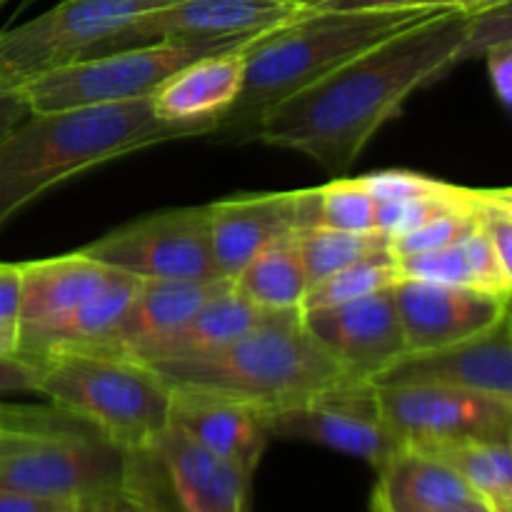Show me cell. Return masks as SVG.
I'll use <instances>...</instances> for the list:
<instances>
[{
  "label": "cell",
  "instance_id": "cell-19",
  "mask_svg": "<svg viewBox=\"0 0 512 512\" xmlns=\"http://www.w3.org/2000/svg\"><path fill=\"white\" fill-rule=\"evenodd\" d=\"M243 48L205 55L170 75L148 98L155 118L173 125H195L213 135L243 85Z\"/></svg>",
  "mask_w": 512,
  "mask_h": 512
},
{
  "label": "cell",
  "instance_id": "cell-11",
  "mask_svg": "<svg viewBox=\"0 0 512 512\" xmlns=\"http://www.w3.org/2000/svg\"><path fill=\"white\" fill-rule=\"evenodd\" d=\"M303 10V5L283 0H175L125 25L98 55L153 43H208L243 48L250 40L288 23Z\"/></svg>",
  "mask_w": 512,
  "mask_h": 512
},
{
  "label": "cell",
  "instance_id": "cell-13",
  "mask_svg": "<svg viewBox=\"0 0 512 512\" xmlns=\"http://www.w3.org/2000/svg\"><path fill=\"white\" fill-rule=\"evenodd\" d=\"M220 275L233 280L265 245L320 225V188L233 195L205 205Z\"/></svg>",
  "mask_w": 512,
  "mask_h": 512
},
{
  "label": "cell",
  "instance_id": "cell-10",
  "mask_svg": "<svg viewBox=\"0 0 512 512\" xmlns=\"http://www.w3.org/2000/svg\"><path fill=\"white\" fill-rule=\"evenodd\" d=\"M383 423L405 448L463 440L512 443V400L445 385H375Z\"/></svg>",
  "mask_w": 512,
  "mask_h": 512
},
{
  "label": "cell",
  "instance_id": "cell-1",
  "mask_svg": "<svg viewBox=\"0 0 512 512\" xmlns=\"http://www.w3.org/2000/svg\"><path fill=\"white\" fill-rule=\"evenodd\" d=\"M465 25V13L435 10L275 105L253 140L308 155L340 178L415 90L458 65Z\"/></svg>",
  "mask_w": 512,
  "mask_h": 512
},
{
  "label": "cell",
  "instance_id": "cell-33",
  "mask_svg": "<svg viewBox=\"0 0 512 512\" xmlns=\"http://www.w3.org/2000/svg\"><path fill=\"white\" fill-rule=\"evenodd\" d=\"M505 45H512V3L470 13L458 50V65L470 58H485Z\"/></svg>",
  "mask_w": 512,
  "mask_h": 512
},
{
  "label": "cell",
  "instance_id": "cell-27",
  "mask_svg": "<svg viewBox=\"0 0 512 512\" xmlns=\"http://www.w3.org/2000/svg\"><path fill=\"white\" fill-rule=\"evenodd\" d=\"M425 453L448 463L490 512H512V443L463 440L425 448Z\"/></svg>",
  "mask_w": 512,
  "mask_h": 512
},
{
  "label": "cell",
  "instance_id": "cell-40",
  "mask_svg": "<svg viewBox=\"0 0 512 512\" xmlns=\"http://www.w3.org/2000/svg\"><path fill=\"white\" fill-rule=\"evenodd\" d=\"M63 505L65 503H50V500L30 498V495L0 488V512H58Z\"/></svg>",
  "mask_w": 512,
  "mask_h": 512
},
{
  "label": "cell",
  "instance_id": "cell-3",
  "mask_svg": "<svg viewBox=\"0 0 512 512\" xmlns=\"http://www.w3.org/2000/svg\"><path fill=\"white\" fill-rule=\"evenodd\" d=\"M438 8L318 10L305 8L288 23L243 48V85L213 135L230 143L253 140L268 110L310 88L380 40L433 15Z\"/></svg>",
  "mask_w": 512,
  "mask_h": 512
},
{
  "label": "cell",
  "instance_id": "cell-15",
  "mask_svg": "<svg viewBox=\"0 0 512 512\" xmlns=\"http://www.w3.org/2000/svg\"><path fill=\"white\" fill-rule=\"evenodd\" d=\"M408 353L445 348L495 328L510 300L460 285L398 278L390 285Z\"/></svg>",
  "mask_w": 512,
  "mask_h": 512
},
{
  "label": "cell",
  "instance_id": "cell-46",
  "mask_svg": "<svg viewBox=\"0 0 512 512\" xmlns=\"http://www.w3.org/2000/svg\"><path fill=\"white\" fill-rule=\"evenodd\" d=\"M5 3H8V0H0V8H3V5H5Z\"/></svg>",
  "mask_w": 512,
  "mask_h": 512
},
{
  "label": "cell",
  "instance_id": "cell-44",
  "mask_svg": "<svg viewBox=\"0 0 512 512\" xmlns=\"http://www.w3.org/2000/svg\"><path fill=\"white\" fill-rule=\"evenodd\" d=\"M283 3H298V5H303V8H313L318 0H283Z\"/></svg>",
  "mask_w": 512,
  "mask_h": 512
},
{
  "label": "cell",
  "instance_id": "cell-36",
  "mask_svg": "<svg viewBox=\"0 0 512 512\" xmlns=\"http://www.w3.org/2000/svg\"><path fill=\"white\" fill-rule=\"evenodd\" d=\"M20 263H0V325H18Z\"/></svg>",
  "mask_w": 512,
  "mask_h": 512
},
{
  "label": "cell",
  "instance_id": "cell-42",
  "mask_svg": "<svg viewBox=\"0 0 512 512\" xmlns=\"http://www.w3.org/2000/svg\"><path fill=\"white\" fill-rule=\"evenodd\" d=\"M18 353V325H0V355Z\"/></svg>",
  "mask_w": 512,
  "mask_h": 512
},
{
  "label": "cell",
  "instance_id": "cell-30",
  "mask_svg": "<svg viewBox=\"0 0 512 512\" xmlns=\"http://www.w3.org/2000/svg\"><path fill=\"white\" fill-rule=\"evenodd\" d=\"M378 200L360 178L340 175L320 188V225L348 233H373Z\"/></svg>",
  "mask_w": 512,
  "mask_h": 512
},
{
  "label": "cell",
  "instance_id": "cell-43",
  "mask_svg": "<svg viewBox=\"0 0 512 512\" xmlns=\"http://www.w3.org/2000/svg\"><path fill=\"white\" fill-rule=\"evenodd\" d=\"M433 512H490V510L488 505L480 503V500H468V503H460V505H453V508H443Z\"/></svg>",
  "mask_w": 512,
  "mask_h": 512
},
{
  "label": "cell",
  "instance_id": "cell-37",
  "mask_svg": "<svg viewBox=\"0 0 512 512\" xmlns=\"http://www.w3.org/2000/svg\"><path fill=\"white\" fill-rule=\"evenodd\" d=\"M485 63H488L490 73V85H493L495 95H498L500 103L505 108H512V45L493 50L490 55H485Z\"/></svg>",
  "mask_w": 512,
  "mask_h": 512
},
{
  "label": "cell",
  "instance_id": "cell-21",
  "mask_svg": "<svg viewBox=\"0 0 512 512\" xmlns=\"http://www.w3.org/2000/svg\"><path fill=\"white\" fill-rule=\"evenodd\" d=\"M478 500L458 473L418 448H400L378 468L370 495L373 512H433Z\"/></svg>",
  "mask_w": 512,
  "mask_h": 512
},
{
  "label": "cell",
  "instance_id": "cell-38",
  "mask_svg": "<svg viewBox=\"0 0 512 512\" xmlns=\"http://www.w3.org/2000/svg\"><path fill=\"white\" fill-rule=\"evenodd\" d=\"M318 10H403L425 8V0H318Z\"/></svg>",
  "mask_w": 512,
  "mask_h": 512
},
{
  "label": "cell",
  "instance_id": "cell-5",
  "mask_svg": "<svg viewBox=\"0 0 512 512\" xmlns=\"http://www.w3.org/2000/svg\"><path fill=\"white\" fill-rule=\"evenodd\" d=\"M38 395L133 455L150 453L173 413V385L163 375L105 350H60L40 360Z\"/></svg>",
  "mask_w": 512,
  "mask_h": 512
},
{
  "label": "cell",
  "instance_id": "cell-39",
  "mask_svg": "<svg viewBox=\"0 0 512 512\" xmlns=\"http://www.w3.org/2000/svg\"><path fill=\"white\" fill-rule=\"evenodd\" d=\"M28 115L30 108L20 90H0V135H5L15 125L23 123Z\"/></svg>",
  "mask_w": 512,
  "mask_h": 512
},
{
  "label": "cell",
  "instance_id": "cell-24",
  "mask_svg": "<svg viewBox=\"0 0 512 512\" xmlns=\"http://www.w3.org/2000/svg\"><path fill=\"white\" fill-rule=\"evenodd\" d=\"M233 280H143L128 313L123 315L115 333L100 348L105 353H128L133 345L168 333L170 328L198 313L208 300L225 293Z\"/></svg>",
  "mask_w": 512,
  "mask_h": 512
},
{
  "label": "cell",
  "instance_id": "cell-8",
  "mask_svg": "<svg viewBox=\"0 0 512 512\" xmlns=\"http://www.w3.org/2000/svg\"><path fill=\"white\" fill-rule=\"evenodd\" d=\"M223 45L208 43H153L118 53L95 55L38 75L20 85L30 113L90 108V105L145 100L193 60L225 53Z\"/></svg>",
  "mask_w": 512,
  "mask_h": 512
},
{
  "label": "cell",
  "instance_id": "cell-45",
  "mask_svg": "<svg viewBox=\"0 0 512 512\" xmlns=\"http://www.w3.org/2000/svg\"><path fill=\"white\" fill-rule=\"evenodd\" d=\"M33 3H38V0H23V8H28V5H33Z\"/></svg>",
  "mask_w": 512,
  "mask_h": 512
},
{
  "label": "cell",
  "instance_id": "cell-23",
  "mask_svg": "<svg viewBox=\"0 0 512 512\" xmlns=\"http://www.w3.org/2000/svg\"><path fill=\"white\" fill-rule=\"evenodd\" d=\"M275 313H280V310L258 308V305L245 300L240 293H235V288L230 285L225 293L208 300V303H205L198 313L190 315L188 320H183L180 325L170 328L168 333H160L155 335V338L133 345V348L123 355H128V358L145 365L163 363V360L175 358H188V355L205 353V350L220 348V345L240 338L243 333L253 330L255 325L273 318Z\"/></svg>",
  "mask_w": 512,
  "mask_h": 512
},
{
  "label": "cell",
  "instance_id": "cell-6",
  "mask_svg": "<svg viewBox=\"0 0 512 512\" xmlns=\"http://www.w3.org/2000/svg\"><path fill=\"white\" fill-rule=\"evenodd\" d=\"M148 453H125L90 428H58L38 410L0 408V488L50 503L128 480Z\"/></svg>",
  "mask_w": 512,
  "mask_h": 512
},
{
  "label": "cell",
  "instance_id": "cell-28",
  "mask_svg": "<svg viewBox=\"0 0 512 512\" xmlns=\"http://www.w3.org/2000/svg\"><path fill=\"white\" fill-rule=\"evenodd\" d=\"M295 235H298L300 258H303L310 285L328 278L335 270L345 268L355 260L390 250V238L378 233V230H373V233H348V230L313 225V228H305Z\"/></svg>",
  "mask_w": 512,
  "mask_h": 512
},
{
  "label": "cell",
  "instance_id": "cell-25",
  "mask_svg": "<svg viewBox=\"0 0 512 512\" xmlns=\"http://www.w3.org/2000/svg\"><path fill=\"white\" fill-rule=\"evenodd\" d=\"M395 260H398V278L460 285L510 300L512 270L503 268L480 230L448 248L403 255Z\"/></svg>",
  "mask_w": 512,
  "mask_h": 512
},
{
  "label": "cell",
  "instance_id": "cell-9",
  "mask_svg": "<svg viewBox=\"0 0 512 512\" xmlns=\"http://www.w3.org/2000/svg\"><path fill=\"white\" fill-rule=\"evenodd\" d=\"M80 253L140 280L223 278L210 248L205 205L130 220L80 248Z\"/></svg>",
  "mask_w": 512,
  "mask_h": 512
},
{
  "label": "cell",
  "instance_id": "cell-12",
  "mask_svg": "<svg viewBox=\"0 0 512 512\" xmlns=\"http://www.w3.org/2000/svg\"><path fill=\"white\" fill-rule=\"evenodd\" d=\"M270 438L305 440L365 460L375 470L403 445L383 423L375 385L365 380L335 385L305 403L270 410Z\"/></svg>",
  "mask_w": 512,
  "mask_h": 512
},
{
  "label": "cell",
  "instance_id": "cell-17",
  "mask_svg": "<svg viewBox=\"0 0 512 512\" xmlns=\"http://www.w3.org/2000/svg\"><path fill=\"white\" fill-rule=\"evenodd\" d=\"M270 410L228 395L173 388L170 425L218 458L228 460L250 478L258 470L270 440Z\"/></svg>",
  "mask_w": 512,
  "mask_h": 512
},
{
  "label": "cell",
  "instance_id": "cell-7",
  "mask_svg": "<svg viewBox=\"0 0 512 512\" xmlns=\"http://www.w3.org/2000/svg\"><path fill=\"white\" fill-rule=\"evenodd\" d=\"M175 0H60L43 15L0 30V90L93 58L140 15Z\"/></svg>",
  "mask_w": 512,
  "mask_h": 512
},
{
  "label": "cell",
  "instance_id": "cell-14",
  "mask_svg": "<svg viewBox=\"0 0 512 512\" xmlns=\"http://www.w3.org/2000/svg\"><path fill=\"white\" fill-rule=\"evenodd\" d=\"M300 315L308 333L355 380L373 383L408 353L390 288Z\"/></svg>",
  "mask_w": 512,
  "mask_h": 512
},
{
  "label": "cell",
  "instance_id": "cell-16",
  "mask_svg": "<svg viewBox=\"0 0 512 512\" xmlns=\"http://www.w3.org/2000/svg\"><path fill=\"white\" fill-rule=\"evenodd\" d=\"M373 385H445L512 400L510 315L475 338L423 353H405Z\"/></svg>",
  "mask_w": 512,
  "mask_h": 512
},
{
  "label": "cell",
  "instance_id": "cell-41",
  "mask_svg": "<svg viewBox=\"0 0 512 512\" xmlns=\"http://www.w3.org/2000/svg\"><path fill=\"white\" fill-rule=\"evenodd\" d=\"M512 3V0H425V8L438 10H458V13H480V10L498 8V5Z\"/></svg>",
  "mask_w": 512,
  "mask_h": 512
},
{
  "label": "cell",
  "instance_id": "cell-34",
  "mask_svg": "<svg viewBox=\"0 0 512 512\" xmlns=\"http://www.w3.org/2000/svg\"><path fill=\"white\" fill-rule=\"evenodd\" d=\"M365 188L370 190L375 200H400L413 198V195H423L428 190L438 188L443 180L428 178V175L410 173V170H383V173L360 175Z\"/></svg>",
  "mask_w": 512,
  "mask_h": 512
},
{
  "label": "cell",
  "instance_id": "cell-18",
  "mask_svg": "<svg viewBox=\"0 0 512 512\" xmlns=\"http://www.w3.org/2000/svg\"><path fill=\"white\" fill-rule=\"evenodd\" d=\"M150 455L168 478L183 512H248L250 478L170 425L153 443Z\"/></svg>",
  "mask_w": 512,
  "mask_h": 512
},
{
  "label": "cell",
  "instance_id": "cell-35",
  "mask_svg": "<svg viewBox=\"0 0 512 512\" xmlns=\"http://www.w3.org/2000/svg\"><path fill=\"white\" fill-rule=\"evenodd\" d=\"M40 363L20 353L0 355V395L38 393Z\"/></svg>",
  "mask_w": 512,
  "mask_h": 512
},
{
  "label": "cell",
  "instance_id": "cell-26",
  "mask_svg": "<svg viewBox=\"0 0 512 512\" xmlns=\"http://www.w3.org/2000/svg\"><path fill=\"white\" fill-rule=\"evenodd\" d=\"M235 293L263 310H303L308 273L300 258L298 235H285L265 245L233 278Z\"/></svg>",
  "mask_w": 512,
  "mask_h": 512
},
{
  "label": "cell",
  "instance_id": "cell-2",
  "mask_svg": "<svg viewBox=\"0 0 512 512\" xmlns=\"http://www.w3.org/2000/svg\"><path fill=\"white\" fill-rule=\"evenodd\" d=\"M208 135L195 125L155 118L150 100L30 113L0 135V228L63 180L123 155Z\"/></svg>",
  "mask_w": 512,
  "mask_h": 512
},
{
  "label": "cell",
  "instance_id": "cell-29",
  "mask_svg": "<svg viewBox=\"0 0 512 512\" xmlns=\"http://www.w3.org/2000/svg\"><path fill=\"white\" fill-rule=\"evenodd\" d=\"M395 280H398V260L390 250L368 255V258L355 260V263L345 265L328 278L310 285L300 313L380 293V290H388Z\"/></svg>",
  "mask_w": 512,
  "mask_h": 512
},
{
  "label": "cell",
  "instance_id": "cell-20",
  "mask_svg": "<svg viewBox=\"0 0 512 512\" xmlns=\"http://www.w3.org/2000/svg\"><path fill=\"white\" fill-rule=\"evenodd\" d=\"M140 283L143 280L135 275L115 270L113 278L98 293L70 313L35 328H18V353L40 363L60 350L100 348L128 313Z\"/></svg>",
  "mask_w": 512,
  "mask_h": 512
},
{
  "label": "cell",
  "instance_id": "cell-22",
  "mask_svg": "<svg viewBox=\"0 0 512 512\" xmlns=\"http://www.w3.org/2000/svg\"><path fill=\"white\" fill-rule=\"evenodd\" d=\"M113 275V268L80 250L20 263L18 328H35L70 313L98 293Z\"/></svg>",
  "mask_w": 512,
  "mask_h": 512
},
{
  "label": "cell",
  "instance_id": "cell-31",
  "mask_svg": "<svg viewBox=\"0 0 512 512\" xmlns=\"http://www.w3.org/2000/svg\"><path fill=\"white\" fill-rule=\"evenodd\" d=\"M148 460L150 453L145 455L140 468L123 483L70 500L58 512H173L160 498L158 488L150 483L148 468H145Z\"/></svg>",
  "mask_w": 512,
  "mask_h": 512
},
{
  "label": "cell",
  "instance_id": "cell-4",
  "mask_svg": "<svg viewBox=\"0 0 512 512\" xmlns=\"http://www.w3.org/2000/svg\"><path fill=\"white\" fill-rule=\"evenodd\" d=\"M150 368L173 388L228 395L265 410L305 403L355 380L308 333L298 310H280L220 348Z\"/></svg>",
  "mask_w": 512,
  "mask_h": 512
},
{
  "label": "cell",
  "instance_id": "cell-32",
  "mask_svg": "<svg viewBox=\"0 0 512 512\" xmlns=\"http://www.w3.org/2000/svg\"><path fill=\"white\" fill-rule=\"evenodd\" d=\"M473 233H478V218H475L473 208L448 210V213L435 215L433 220H428L420 228L390 240V253L395 258H403V255L413 253H428V250H440L460 243V240L470 238Z\"/></svg>",
  "mask_w": 512,
  "mask_h": 512
}]
</instances>
